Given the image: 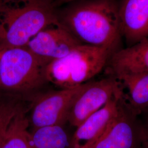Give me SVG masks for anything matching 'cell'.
<instances>
[{
	"label": "cell",
	"instance_id": "obj_1",
	"mask_svg": "<svg viewBox=\"0 0 148 148\" xmlns=\"http://www.w3.org/2000/svg\"><path fill=\"white\" fill-rule=\"evenodd\" d=\"M60 13V24L81 44L119 50L122 35L116 0H79Z\"/></svg>",
	"mask_w": 148,
	"mask_h": 148
},
{
	"label": "cell",
	"instance_id": "obj_2",
	"mask_svg": "<svg viewBox=\"0 0 148 148\" xmlns=\"http://www.w3.org/2000/svg\"><path fill=\"white\" fill-rule=\"evenodd\" d=\"M60 24L51 0H19L0 5V51L26 47L39 32Z\"/></svg>",
	"mask_w": 148,
	"mask_h": 148
},
{
	"label": "cell",
	"instance_id": "obj_3",
	"mask_svg": "<svg viewBox=\"0 0 148 148\" xmlns=\"http://www.w3.org/2000/svg\"><path fill=\"white\" fill-rule=\"evenodd\" d=\"M112 53L106 48L79 44L65 56L46 65L45 79L62 88L84 84L106 68Z\"/></svg>",
	"mask_w": 148,
	"mask_h": 148
},
{
	"label": "cell",
	"instance_id": "obj_4",
	"mask_svg": "<svg viewBox=\"0 0 148 148\" xmlns=\"http://www.w3.org/2000/svg\"><path fill=\"white\" fill-rule=\"evenodd\" d=\"M46 64L26 47L2 51L0 90L15 94L37 88L45 79Z\"/></svg>",
	"mask_w": 148,
	"mask_h": 148
},
{
	"label": "cell",
	"instance_id": "obj_5",
	"mask_svg": "<svg viewBox=\"0 0 148 148\" xmlns=\"http://www.w3.org/2000/svg\"><path fill=\"white\" fill-rule=\"evenodd\" d=\"M138 116L123 92L118 101L116 117L92 148H139L142 144L143 125Z\"/></svg>",
	"mask_w": 148,
	"mask_h": 148
},
{
	"label": "cell",
	"instance_id": "obj_6",
	"mask_svg": "<svg viewBox=\"0 0 148 148\" xmlns=\"http://www.w3.org/2000/svg\"><path fill=\"white\" fill-rule=\"evenodd\" d=\"M123 92L120 82L114 77L86 82L69 110L67 121L77 127Z\"/></svg>",
	"mask_w": 148,
	"mask_h": 148
},
{
	"label": "cell",
	"instance_id": "obj_7",
	"mask_svg": "<svg viewBox=\"0 0 148 148\" xmlns=\"http://www.w3.org/2000/svg\"><path fill=\"white\" fill-rule=\"evenodd\" d=\"M85 84L41 96L35 103L32 110L31 120L35 129L62 126L67 121L70 108Z\"/></svg>",
	"mask_w": 148,
	"mask_h": 148
},
{
	"label": "cell",
	"instance_id": "obj_8",
	"mask_svg": "<svg viewBox=\"0 0 148 148\" xmlns=\"http://www.w3.org/2000/svg\"><path fill=\"white\" fill-rule=\"evenodd\" d=\"M81 44L60 24L52 25L39 32L26 48L46 64L67 55Z\"/></svg>",
	"mask_w": 148,
	"mask_h": 148
},
{
	"label": "cell",
	"instance_id": "obj_9",
	"mask_svg": "<svg viewBox=\"0 0 148 148\" xmlns=\"http://www.w3.org/2000/svg\"><path fill=\"white\" fill-rule=\"evenodd\" d=\"M122 93L115 96L76 127L70 139V148H92L95 145L116 117L118 101Z\"/></svg>",
	"mask_w": 148,
	"mask_h": 148
},
{
	"label": "cell",
	"instance_id": "obj_10",
	"mask_svg": "<svg viewBox=\"0 0 148 148\" xmlns=\"http://www.w3.org/2000/svg\"><path fill=\"white\" fill-rule=\"evenodd\" d=\"M119 16L122 37L130 46L148 38V0H122Z\"/></svg>",
	"mask_w": 148,
	"mask_h": 148
},
{
	"label": "cell",
	"instance_id": "obj_11",
	"mask_svg": "<svg viewBox=\"0 0 148 148\" xmlns=\"http://www.w3.org/2000/svg\"><path fill=\"white\" fill-rule=\"evenodd\" d=\"M105 70L110 77L123 73H148V38L112 53Z\"/></svg>",
	"mask_w": 148,
	"mask_h": 148
},
{
	"label": "cell",
	"instance_id": "obj_12",
	"mask_svg": "<svg viewBox=\"0 0 148 148\" xmlns=\"http://www.w3.org/2000/svg\"><path fill=\"white\" fill-rule=\"evenodd\" d=\"M112 77L126 90V93L123 90L124 97L139 116L148 111V73H123Z\"/></svg>",
	"mask_w": 148,
	"mask_h": 148
},
{
	"label": "cell",
	"instance_id": "obj_13",
	"mask_svg": "<svg viewBox=\"0 0 148 148\" xmlns=\"http://www.w3.org/2000/svg\"><path fill=\"white\" fill-rule=\"evenodd\" d=\"M25 110L22 106L11 121L3 148H33Z\"/></svg>",
	"mask_w": 148,
	"mask_h": 148
},
{
	"label": "cell",
	"instance_id": "obj_14",
	"mask_svg": "<svg viewBox=\"0 0 148 148\" xmlns=\"http://www.w3.org/2000/svg\"><path fill=\"white\" fill-rule=\"evenodd\" d=\"M31 137L33 148H70V139L62 126L35 128Z\"/></svg>",
	"mask_w": 148,
	"mask_h": 148
},
{
	"label": "cell",
	"instance_id": "obj_15",
	"mask_svg": "<svg viewBox=\"0 0 148 148\" xmlns=\"http://www.w3.org/2000/svg\"><path fill=\"white\" fill-rule=\"evenodd\" d=\"M23 106L15 94L0 90V148H3L11 121Z\"/></svg>",
	"mask_w": 148,
	"mask_h": 148
},
{
	"label": "cell",
	"instance_id": "obj_16",
	"mask_svg": "<svg viewBox=\"0 0 148 148\" xmlns=\"http://www.w3.org/2000/svg\"><path fill=\"white\" fill-rule=\"evenodd\" d=\"M143 115H145V120L142 122L143 139L142 146L143 148H148V111Z\"/></svg>",
	"mask_w": 148,
	"mask_h": 148
},
{
	"label": "cell",
	"instance_id": "obj_17",
	"mask_svg": "<svg viewBox=\"0 0 148 148\" xmlns=\"http://www.w3.org/2000/svg\"><path fill=\"white\" fill-rule=\"evenodd\" d=\"M79 0H57V2L59 4H65V3H69L73 2Z\"/></svg>",
	"mask_w": 148,
	"mask_h": 148
},
{
	"label": "cell",
	"instance_id": "obj_18",
	"mask_svg": "<svg viewBox=\"0 0 148 148\" xmlns=\"http://www.w3.org/2000/svg\"><path fill=\"white\" fill-rule=\"evenodd\" d=\"M19 0H1V4H7V3H10L12 2H14L16 1H18ZM0 4V5H1Z\"/></svg>",
	"mask_w": 148,
	"mask_h": 148
},
{
	"label": "cell",
	"instance_id": "obj_19",
	"mask_svg": "<svg viewBox=\"0 0 148 148\" xmlns=\"http://www.w3.org/2000/svg\"><path fill=\"white\" fill-rule=\"evenodd\" d=\"M1 0H0V4H1Z\"/></svg>",
	"mask_w": 148,
	"mask_h": 148
},
{
	"label": "cell",
	"instance_id": "obj_20",
	"mask_svg": "<svg viewBox=\"0 0 148 148\" xmlns=\"http://www.w3.org/2000/svg\"><path fill=\"white\" fill-rule=\"evenodd\" d=\"M1 51H0V54H1Z\"/></svg>",
	"mask_w": 148,
	"mask_h": 148
}]
</instances>
